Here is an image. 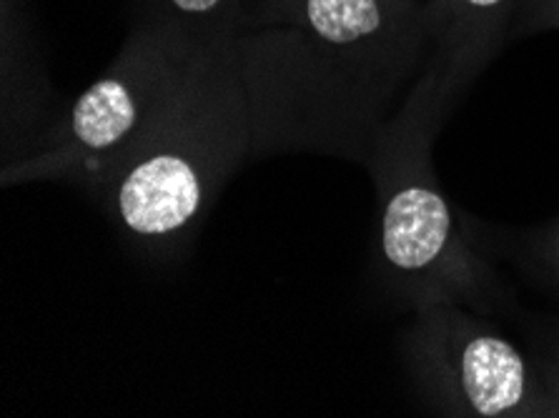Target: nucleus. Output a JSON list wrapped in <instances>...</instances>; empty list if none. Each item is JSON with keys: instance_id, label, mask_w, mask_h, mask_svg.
<instances>
[{"instance_id": "1", "label": "nucleus", "mask_w": 559, "mask_h": 418, "mask_svg": "<svg viewBox=\"0 0 559 418\" xmlns=\"http://www.w3.org/2000/svg\"><path fill=\"white\" fill-rule=\"evenodd\" d=\"M269 96L206 50L171 116L100 195L133 241L164 249L189 236L239 160L269 131Z\"/></svg>"}, {"instance_id": "2", "label": "nucleus", "mask_w": 559, "mask_h": 418, "mask_svg": "<svg viewBox=\"0 0 559 418\" xmlns=\"http://www.w3.org/2000/svg\"><path fill=\"white\" fill-rule=\"evenodd\" d=\"M206 50L166 25L143 31L75 98L44 146L5 168L3 181H71L100 199L118 170L171 116Z\"/></svg>"}, {"instance_id": "3", "label": "nucleus", "mask_w": 559, "mask_h": 418, "mask_svg": "<svg viewBox=\"0 0 559 418\" xmlns=\"http://www.w3.org/2000/svg\"><path fill=\"white\" fill-rule=\"evenodd\" d=\"M381 268L421 309L477 303L479 261L464 246L454 211L429 164L427 128L412 114L386 135L377 158Z\"/></svg>"}, {"instance_id": "4", "label": "nucleus", "mask_w": 559, "mask_h": 418, "mask_svg": "<svg viewBox=\"0 0 559 418\" xmlns=\"http://www.w3.org/2000/svg\"><path fill=\"white\" fill-rule=\"evenodd\" d=\"M414 344L421 381L452 416H545V389L520 348L454 303L421 309Z\"/></svg>"}, {"instance_id": "5", "label": "nucleus", "mask_w": 559, "mask_h": 418, "mask_svg": "<svg viewBox=\"0 0 559 418\" xmlns=\"http://www.w3.org/2000/svg\"><path fill=\"white\" fill-rule=\"evenodd\" d=\"M294 13L319 46L371 61L396 50L412 21L400 0H294Z\"/></svg>"}, {"instance_id": "6", "label": "nucleus", "mask_w": 559, "mask_h": 418, "mask_svg": "<svg viewBox=\"0 0 559 418\" xmlns=\"http://www.w3.org/2000/svg\"><path fill=\"white\" fill-rule=\"evenodd\" d=\"M512 0H437V28L454 53L477 56L492 43Z\"/></svg>"}, {"instance_id": "7", "label": "nucleus", "mask_w": 559, "mask_h": 418, "mask_svg": "<svg viewBox=\"0 0 559 418\" xmlns=\"http://www.w3.org/2000/svg\"><path fill=\"white\" fill-rule=\"evenodd\" d=\"M166 19V28L197 40L203 31H214L222 23L234 0H156Z\"/></svg>"}, {"instance_id": "8", "label": "nucleus", "mask_w": 559, "mask_h": 418, "mask_svg": "<svg viewBox=\"0 0 559 418\" xmlns=\"http://www.w3.org/2000/svg\"><path fill=\"white\" fill-rule=\"evenodd\" d=\"M545 389V416H557L559 418V366L549 373Z\"/></svg>"}, {"instance_id": "9", "label": "nucleus", "mask_w": 559, "mask_h": 418, "mask_svg": "<svg viewBox=\"0 0 559 418\" xmlns=\"http://www.w3.org/2000/svg\"><path fill=\"white\" fill-rule=\"evenodd\" d=\"M539 15L549 25H559V0H542Z\"/></svg>"}, {"instance_id": "10", "label": "nucleus", "mask_w": 559, "mask_h": 418, "mask_svg": "<svg viewBox=\"0 0 559 418\" xmlns=\"http://www.w3.org/2000/svg\"><path fill=\"white\" fill-rule=\"evenodd\" d=\"M555 251H557V259H559V230H557V238H555Z\"/></svg>"}]
</instances>
